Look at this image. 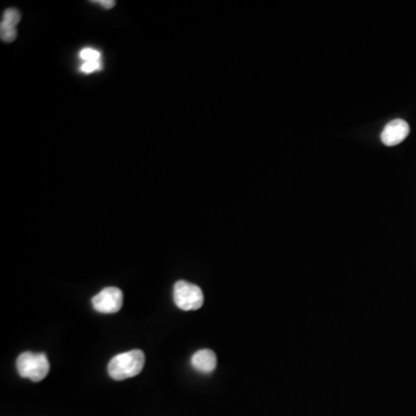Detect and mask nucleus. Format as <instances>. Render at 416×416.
I'll return each mask as SVG.
<instances>
[{
  "label": "nucleus",
  "instance_id": "nucleus-4",
  "mask_svg": "<svg viewBox=\"0 0 416 416\" xmlns=\"http://www.w3.org/2000/svg\"><path fill=\"white\" fill-rule=\"evenodd\" d=\"M124 296L117 287H107L92 300L94 309L101 313H116L123 306Z\"/></svg>",
  "mask_w": 416,
  "mask_h": 416
},
{
  "label": "nucleus",
  "instance_id": "nucleus-8",
  "mask_svg": "<svg viewBox=\"0 0 416 416\" xmlns=\"http://www.w3.org/2000/svg\"><path fill=\"white\" fill-rule=\"evenodd\" d=\"M21 20V14L17 8H7L3 14V22H7V24H13L17 27V24L20 22Z\"/></svg>",
  "mask_w": 416,
  "mask_h": 416
},
{
  "label": "nucleus",
  "instance_id": "nucleus-1",
  "mask_svg": "<svg viewBox=\"0 0 416 416\" xmlns=\"http://www.w3.org/2000/svg\"><path fill=\"white\" fill-rule=\"evenodd\" d=\"M145 366L143 350H134L127 353L118 354L108 364V373L115 380H124L138 376Z\"/></svg>",
  "mask_w": 416,
  "mask_h": 416
},
{
  "label": "nucleus",
  "instance_id": "nucleus-2",
  "mask_svg": "<svg viewBox=\"0 0 416 416\" xmlns=\"http://www.w3.org/2000/svg\"><path fill=\"white\" fill-rule=\"evenodd\" d=\"M17 373L22 378H29L33 382H41L50 371V363L45 354L26 352L17 360Z\"/></svg>",
  "mask_w": 416,
  "mask_h": 416
},
{
  "label": "nucleus",
  "instance_id": "nucleus-10",
  "mask_svg": "<svg viewBox=\"0 0 416 416\" xmlns=\"http://www.w3.org/2000/svg\"><path fill=\"white\" fill-rule=\"evenodd\" d=\"M101 67H102L101 60H96V62H83L80 69L85 73H92L94 71L100 70Z\"/></svg>",
  "mask_w": 416,
  "mask_h": 416
},
{
  "label": "nucleus",
  "instance_id": "nucleus-5",
  "mask_svg": "<svg viewBox=\"0 0 416 416\" xmlns=\"http://www.w3.org/2000/svg\"><path fill=\"white\" fill-rule=\"evenodd\" d=\"M410 134V125L406 120H391L384 127L383 132L380 134L382 143L387 146H396L403 143Z\"/></svg>",
  "mask_w": 416,
  "mask_h": 416
},
{
  "label": "nucleus",
  "instance_id": "nucleus-11",
  "mask_svg": "<svg viewBox=\"0 0 416 416\" xmlns=\"http://www.w3.org/2000/svg\"><path fill=\"white\" fill-rule=\"evenodd\" d=\"M94 3H99V5L103 6L104 8H108V10H110L116 5V1H113V0H99V1H94Z\"/></svg>",
  "mask_w": 416,
  "mask_h": 416
},
{
  "label": "nucleus",
  "instance_id": "nucleus-6",
  "mask_svg": "<svg viewBox=\"0 0 416 416\" xmlns=\"http://www.w3.org/2000/svg\"><path fill=\"white\" fill-rule=\"evenodd\" d=\"M191 364H192L194 369L198 370L200 373H213L215 368H217V355H215L213 350H198L191 359Z\"/></svg>",
  "mask_w": 416,
  "mask_h": 416
},
{
  "label": "nucleus",
  "instance_id": "nucleus-7",
  "mask_svg": "<svg viewBox=\"0 0 416 416\" xmlns=\"http://www.w3.org/2000/svg\"><path fill=\"white\" fill-rule=\"evenodd\" d=\"M17 27L15 26L1 21V24H0V36H1V40L3 42H6V43L14 42L15 38H17Z\"/></svg>",
  "mask_w": 416,
  "mask_h": 416
},
{
  "label": "nucleus",
  "instance_id": "nucleus-9",
  "mask_svg": "<svg viewBox=\"0 0 416 416\" xmlns=\"http://www.w3.org/2000/svg\"><path fill=\"white\" fill-rule=\"evenodd\" d=\"M79 57H80L83 62H96V60H101L100 52L95 50V49H90V48L83 49Z\"/></svg>",
  "mask_w": 416,
  "mask_h": 416
},
{
  "label": "nucleus",
  "instance_id": "nucleus-3",
  "mask_svg": "<svg viewBox=\"0 0 416 416\" xmlns=\"http://www.w3.org/2000/svg\"><path fill=\"white\" fill-rule=\"evenodd\" d=\"M173 302L183 311H194L203 306V294L200 287L184 280L173 286Z\"/></svg>",
  "mask_w": 416,
  "mask_h": 416
}]
</instances>
